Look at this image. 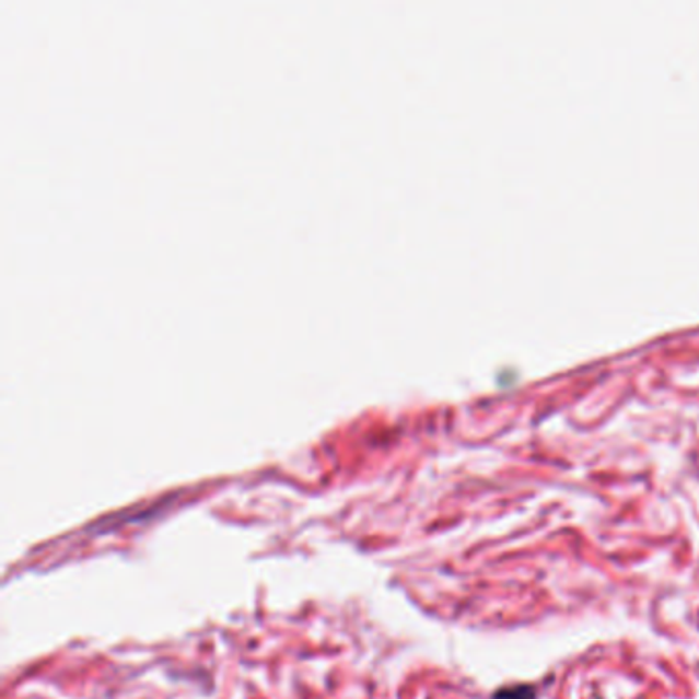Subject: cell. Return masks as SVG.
I'll list each match as a JSON object with an SVG mask.
<instances>
[{
  "label": "cell",
  "mask_w": 699,
  "mask_h": 699,
  "mask_svg": "<svg viewBox=\"0 0 699 699\" xmlns=\"http://www.w3.org/2000/svg\"><path fill=\"white\" fill-rule=\"evenodd\" d=\"M536 689L532 685H511L494 694V699H534Z\"/></svg>",
  "instance_id": "1"
}]
</instances>
